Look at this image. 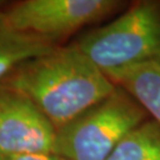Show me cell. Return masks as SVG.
Listing matches in <instances>:
<instances>
[{
  "label": "cell",
  "mask_w": 160,
  "mask_h": 160,
  "mask_svg": "<svg viewBox=\"0 0 160 160\" xmlns=\"http://www.w3.org/2000/svg\"><path fill=\"white\" fill-rule=\"evenodd\" d=\"M56 133L30 98L0 83V155L55 154Z\"/></svg>",
  "instance_id": "5b68a950"
},
{
  "label": "cell",
  "mask_w": 160,
  "mask_h": 160,
  "mask_svg": "<svg viewBox=\"0 0 160 160\" xmlns=\"http://www.w3.org/2000/svg\"><path fill=\"white\" fill-rule=\"evenodd\" d=\"M76 45L106 76L160 61V2H138L114 22L84 34Z\"/></svg>",
  "instance_id": "3957f363"
},
{
  "label": "cell",
  "mask_w": 160,
  "mask_h": 160,
  "mask_svg": "<svg viewBox=\"0 0 160 160\" xmlns=\"http://www.w3.org/2000/svg\"><path fill=\"white\" fill-rule=\"evenodd\" d=\"M56 48L55 40L0 26V82L19 65L53 51Z\"/></svg>",
  "instance_id": "52a82bcc"
},
{
  "label": "cell",
  "mask_w": 160,
  "mask_h": 160,
  "mask_svg": "<svg viewBox=\"0 0 160 160\" xmlns=\"http://www.w3.org/2000/svg\"><path fill=\"white\" fill-rule=\"evenodd\" d=\"M118 5L114 0H26L0 11V26L56 42L106 17Z\"/></svg>",
  "instance_id": "277c9868"
},
{
  "label": "cell",
  "mask_w": 160,
  "mask_h": 160,
  "mask_svg": "<svg viewBox=\"0 0 160 160\" xmlns=\"http://www.w3.org/2000/svg\"><path fill=\"white\" fill-rule=\"evenodd\" d=\"M107 77L128 92L160 126V61L120 69Z\"/></svg>",
  "instance_id": "8992f818"
},
{
  "label": "cell",
  "mask_w": 160,
  "mask_h": 160,
  "mask_svg": "<svg viewBox=\"0 0 160 160\" xmlns=\"http://www.w3.org/2000/svg\"><path fill=\"white\" fill-rule=\"evenodd\" d=\"M106 160H160V126L146 120L128 133Z\"/></svg>",
  "instance_id": "ba28073f"
},
{
  "label": "cell",
  "mask_w": 160,
  "mask_h": 160,
  "mask_svg": "<svg viewBox=\"0 0 160 160\" xmlns=\"http://www.w3.org/2000/svg\"><path fill=\"white\" fill-rule=\"evenodd\" d=\"M1 4H2V2H1V1H0V8H1Z\"/></svg>",
  "instance_id": "30bf717a"
},
{
  "label": "cell",
  "mask_w": 160,
  "mask_h": 160,
  "mask_svg": "<svg viewBox=\"0 0 160 160\" xmlns=\"http://www.w3.org/2000/svg\"><path fill=\"white\" fill-rule=\"evenodd\" d=\"M59 160H65V159H62V158H59Z\"/></svg>",
  "instance_id": "8fae6325"
},
{
  "label": "cell",
  "mask_w": 160,
  "mask_h": 160,
  "mask_svg": "<svg viewBox=\"0 0 160 160\" xmlns=\"http://www.w3.org/2000/svg\"><path fill=\"white\" fill-rule=\"evenodd\" d=\"M0 160H59L55 154H8L0 155Z\"/></svg>",
  "instance_id": "9c48e42d"
},
{
  "label": "cell",
  "mask_w": 160,
  "mask_h": 160,
  "mask_svg": "<svg viewBox=\"0 0 160 160\" xmlns=\"http://www.w3.org/2000/svg\"><path fill=\"white\" fill-rule=\"evenodd\" d=\"M0 83L30 98L56 129L116 89L76 44L30 59Z\"/></svg>",
  "instance_id": "6da1fadb"
},
{
  "label": "cell",
  "mask_w": 160,
  "mask_h": 160,
  "mask_svg": "<svg viewBox=\"0 0 160 160\" xmlns=\"http://www.w3.org/2000/svg\"><path fill=\"white\" fill-rule=\"evenodd\" d=\"M146 116V110L116 86L104 100L58 128L55 155L65 160H106Z\"/></svg>",
  "instance_id": "7a4b0ae2"
}]
</instances>
